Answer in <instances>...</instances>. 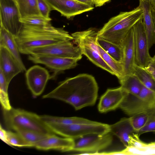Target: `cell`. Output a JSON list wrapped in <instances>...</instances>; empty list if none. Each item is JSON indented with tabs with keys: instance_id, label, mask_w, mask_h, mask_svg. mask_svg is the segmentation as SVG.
<instances>
[{
	"instance_id": "obj_7",
	"label": "cell",
	"mask_w": 155,
	"mask_h": 155,
	"mask_svg": "<svg viewBox=\"0 0 155 155\" xmlns=\"http://www.w3.org/2000/svg\"><path fill=\"white\" fill-rule=\"evenodd\" d=\"M46 124L55 134L73 139L91 134H104L110 130V125L97 122L93 124Z\"/></svg>"
},
{
	"instance_id": "obj_21",
	"label": "cell",
	"mask_w": 155,
	"mask_h": 155,
	"mask_svg": "<svg viewBox=\"0 0 155 155\" xmlns=\"http://www.w3.org/2000/svg\"><path fill=\"white\" fill-rule=\"evenodd\" d=\"M0 45L6 48L16 59L23 72L26 71V69L21 58L15 36L1 26L0 27Z\"/></svg>"
},
{
	"instance_id": "obj_22",
	"label": "cell",
	"mask_w": 155,
	"mask_h": 155,
	"mask_svg": "<svg viewBox=\"0 0 155 155\" xmlns=\"http://www.w3.org/2000/svg\"><path fill=\"white\" fill-rule=\"evenodd\" d=\"M42 120L46 124L55 123L63 124H93L97 122L78 117H61L48 115H40Z\"/></svg>"
},
{
	"instance_id": "obj_32",
	"label": "cell",
	"mask_w": 155,
	"mask_h": 155,
	"mask_svg": "<svg viewBox=\"0 0 155 155\" xmlns=\"http://www.w3.org/2000/svg\"><path fill=\"white\" fill-rule=\"evenodd\" d=\"M51 19L47 18L41 15H32L21 18L20 21L23 24L42 25L50 23Z\"/></svg>"
},
{
	"instance_id": "obj_28",
	"label": "cell",
	"mask_w": 155,
	"mask_h": 155,
	"mask_svg": "<svg viewBox=\"0 0 155 155\" xmlns=\"http://www.w3.org/2000/svg\"><path fill=\"white\" fill-rule=\"evenodd\" d=\"M155 116V111L137 114L130 117L132 127L136 133L150 119Z\"/></svg>"
},
{
	"instance_id": "obj_17",
	"label": "cell",
	"mask_w": 155,
	"mask_h": 155,
	"mask_svg": "<svg viewBox=\"0 0 155 155\" xmlns=\"http://www.w3.org/2000/svg\"><path fill=\"white\" fill-rule=\"evenodd\" d=\"M121 46L124 51V76L134 74L135 64L133 27L123 40Z\"/></svg>"
},
{
	"instance_id": "obj_44",
	"label": "cell",
	"mask_w": 155,
	"mask_h": 155,
	"mask_svg": "<svg viewBox=\"0 0 155 155\" xmlns=\"http://www.w3.org/2000/svg\"><path fill=\"white\" fill-rule=\"evenodd\" d=\"M15 0L16 1H17V0Z\"/></svg>"
},
{
	"instance_id": "obj_27",
	"label": "cell",
	"mask_w": 155,
	"mask_h": 155,
	"mask_svg": "<svg viewBox=\"0 0 155 155\" xmlns=\"http://www.w3.org/2000/svg\"><path fill=\"white\" fill-rule=\"evenodd\" d=\"M134 74L138 78L143 86L155 92V79L144 68L135 65Z\"/></svg>"
},
{
	"instance_id": "obj_18",
	"label": "cell",
	"mask_w": 155,
	"mask_h": 155,
	"mask_svg": "<svg viewBox=\"0 0 155 155\" xmlns=\"http://www.w3.org/2000/svg\"><path fill=\"white\" fill-rule=\"evenodd\" d=\"M0 69L9 84L12 80L22 70L19 64L6 48L0 45Z\"/></svg>"
},
{
	"instance_id": "obj_33",
	"label": "cell",
	"mask_w": 155,
	"mask_h": 155,
	"mask_svg": "<svg viewBox=\"0 0 155 155\" xmlns=\"http://www.w3.org/2000/svg\"><path fill=\"white\" fill-rule=\"evenodd\" d=\"M137 134L135 133L129 137V146H132L139 149H145L148 147V143L142 141Z\"/></svg>"
},
{
	"instance_id": "obj_42",
	"label": "cell",
	"mask_w": 155,
	"mask_h": 155,
	"mask_svg": "<svg viewBox=\"0 0 155 155\" xmlns=\"http://www.w3.org/2000/svg\"><path fill=\"white\" fill-rule=\"evenodd\" d=\"M152 6H155V0H150Z\"/></svg>"
},
{
	"instance_id": "obj_24",
	"label": "cell",
	"mask_w": 155,
	"mask_h": 155,
	"mask_svg": "<svg viewBox=\"0 0 155 155\" xmlns=\"http://www.w3.org/2000/svg\"><path fill=\"white\" fill-rule=\"evenodd\" d=\"M120 87L125 91L134 95L140 93L143 84L134 74L124 76L119 80Z\"/></svg>"
},
{
	"instance_id": "obj_8",
	"label": "cell",
	"mask_w": 155,
	"mask_h": 155,
	"mask_svg": "<svg viewBox=\"0 0 155 155\" xmlns=\"http://www.w3.org/2000/svg\"><path fill=\"white\" fill-rule=\"evenodd\" d=\"M74 44L71 41H64L44 46L28 48L22 54L60 56L80 60L82 54L79 48Z\"/></svg>"
},
{
	"instance_id": "obj_37",
	"label": "cell",
	"mask_w": 155,
	"mask_h": 155,
	"mask_svg": "<svg viewBox=\"0 0 155 155\" xmlns=\"http://www.w3.org/2000/svg\"><path fill=\"white\" fill-rule=\"evenodd\" d=\"M0 138L4 142L10 146L7 138L6 131L0 126Z\"/></svg>"
},
{
	"instance_id": "obj_43",
	"label": "cell",
	"mask_w": 155,
	"mask_h": 155,
	"mask_svg": "<svg viewBox=\"0 0 155 155\" xmlns=\"http://www.w3.org/2000/svg\"><path fill=\"white\" fill-rule=\"evenodd\" d=\"M152 8H153L154 9H155V6H152Z\"/></svg>"
},
{
	"instance_id": "obj_23",
	"label": "cell",
	"mask_w": 155,
	"mask_h": 155,
	"mask_svg": "<svg viewBox=\"0 0 155 155\" xmlns=\"http://www.w3.org/2000/svg\"><path fill=\"white\" fill-rule=\"evenodd\" d=\"M96 42L106 52L115 60L123 63L124 51L121 46L116 45L97 36Z\"/></svg>"
},
{
	"instance_id": "obj_5",
	"label": "cell",
	"mask_w": 155,
	"mask_h": 155,
	"mask_svg": "<svg viewBox=\"0 0 155 155\" xmlns=\"http://www.w3.org/2000/svg\"><path fill=\"white\" fill-rule=\"evenodd\" d=\"M97 32L92 29L77 31L71 34L74 43L80 48L82 54L86 56L93 63L115 75L114 71L102 58L96 42Z\"/></svg>"
},
{
	"instance_id": "obj_15",
	"label": "cell",
	"mask_w": 155,
	"mask_h": 155,
	"mask_svg": "<svg viewBox=\"0 0 155 155\" xmlns=\"http://www.w3.org/2000/svg\"><path fill=\"white\" fill-rule=\"evenodd\" d=\"M74 146V139L59 137L54 134L36 142L34 147L44 150H54L65 152L73 151Z\"/></svg>"
},
{
	"instance_id": "obj_19",
	"label": "cell",
	"mask_w": 155,
	"mask_h": 155,
	"mask_svg": "<svg viewBox=\"0 0 155 155\" xmlns=\"http://www.w3.org/2000/svg\"><path fill=\"white\" fill-rule=\"evenodd\" d=\"M139 6L143 12V22L150 49L155 44V25L151 13L150 0H139Z\"/></svg>"
},
{
	"instance_id": "obj_36",
	"label": "cell",
	"mask_w": 155,
	"mask_h": 155,
	"mask_svg": "<svg viewBox=\"0 0 155 155\" xmlns=\"http://www.w3.org/2000/svg\"><path fill=\"white\" fill-rule=\"evenodd\" d=\"M155 79V55L152 57L147 66L144 68Z\"/></svg>"
},
{
	"instance_id": "obj_26",
	"label": "cell",
	"mask_w": 155,
	"mask_h": 155,
	"mask_svg": "<svg viewBox=\"0 0 155 155\" xmlns=\"http://www.w3.org/2000/svg\"><path fill=\"white\" fill-rule=\"evenodd\" d=\"M97 44L102 58L112 69L115 73V76L119 80L124 76L123 63L115 60L106 52L97 43Z\"/></svg>"
},
{
	"instance_id": "obj_11",
	"label": "cell",
	"mask_w": 155,
	"mask_h": 155,
	"mask_svg": "<svg viewBox=\"0 0 155 155\" xmlns=\"http://www.w3.org/2000/svg\"><path fill=\"white\" fill-rule=\"evenodd\" d=\"M143 18L134 25L133 28L135 64L138 66L145 68L148 65L152 57L149 53L150 49Z\"/></svg>"
},
{
	"instance_id": "obj_40",
	"label": "cell",
	"mask_w": 155,
	"mask_h": 155,
	"mask_svg": "<svg viewBox=\"0 0 155 155\" xmlns=\"http://www.w3.org/2000/svg\"><path fill=\"white\" fill-rule=\"evenodd\" d=\"M151 13L153 20L155 25V9L153 8L152 6Z\"/></svg>"
},
{
	"instance_id": "obj_12",
	"label": "cell",
	"mask_w": 155,
	"mask_h": 155,
	"mask_svg": "<svg viewBox=\"0 0 155 155\" xmlns=\"http://www.w3.org/2000/svg\"><path fill=\"white\" fill-rule=\"evenodd\" d=\"M28 59L35 63L43 64L51 69L54 72L51 78L60 72L74 68L80 60L60 56L34 55H29Z\"/></svg>"
},
{
	"instance_id": "obj_39",
	"label": "cell",
	"mask_w": 155,
	"mask_h": 155,
	"mask_svg": "<svg viewBox=\"0 0 155 155\" xmlns=\"http://www.w3.org/2000/svg\"><path fill=\"white\" fill-rule=\"evenodd\" d=\"M81 3L86 5L93 6L94 5V0H76Z\"/></svg>"
},
{
	"instance_id": "obj_13",
	"label": "cell",
	"mask_w": 155,
	"mask_h": 155,
	"mask_svg": "<svg viewBox=\"0 0 155 155\" xmlns=\"http://www.w3.org/2000/svg\"><path fill=\"white\" fill-rule=\"evenodd\" d=\"M27 86L33 95H40L43 92L51 76L48 71L40 65H34L27 70L25 74Z\"/></svg>"
},
{
	"instance_id": "obj_9",
	"label": "cell",
	"mask_w": 155,
	"mask_h": 155,
	"mask_svg": "<svg viewBox=\"0 0 155 155\" xmlns=\"http://www.w3.org/2000/svg\"><path fill=\"white\" fill-rule=\"evenodd\" d=\"M73 151L94 154L110 146L113 138L110 133L104 134H91L74 139Z\"/></svg>"
},
{
	"instance_id": "obj_29",
	"label": "cell",
	"mask_w": 155,
	"mask_h": 155,
	"mask_svg": "<svg viewBox=\"0 0 155 155\" xmlns=\"http://www.w3.org/2000/svg\"><path fill=\"white\" fill-rule=\"evenodd\" d=\"M9 84L7 82L2 70L0 69V101L2 109L8 110L12 107L8 94Z\"/></svg>"
},
{
	"instance_id": "obj_4",
	"label": "cell",
	"mask_w": 155,
	"mask_h": 155,
	"mask_svg": "<svg viewBox=\"0 0 155 155\" xmlns=\"http://www.w3.org/2000/svg\"><path fill=\"white\" fill-rule=\"evenodd\" d=\"M2 110L4 123L9 129L16 132L21 130H32L48 135L55 134L40 115L12 107L8 110Z\"/></svg>"
},
{
	"instance_id": "obj_41",
	"label": "cell",
	"mask_w": 155,
	"mask_h": 155,
	"mask_svg": "<svg viewBox=\"0 0 155 155\" xmlns=\"http://www.w3.org/2000/svg\"><path fill=\"white\" fill-rule=\"evenodd\" d=\"M155 148V142L148 143V148Z\"/></svg>"
},
{
	"instance_id": "obj_31",
	"label": "cell",
	"mask_w": 155,
	"mask_h": 155,
	"mask_svg": "<svg viewBox=\"0 0 155 155\" xmlns=\"http://www.w3.org/2000/svg\"><path fill=\"white\" fill-rule=\"evenodd\" d=\"M24 138L34 145L36 142L50 135H47L35 131L21 130L16 131Z\"/></svg>"
},
{
	"instance_id": "obj_16",
	"label": "cell",
	"mask_w": 155,
	"mask_h": 155,
	"mask_svg": "<svg viewBox=\"0 0 155 155\" xmlns=\"http://www.w3.org/2000/svg\"><path fill=\"white\" fill-rule=\"evenodd\" d=\"M126 93L120 87L107 89L100 98L98 106L99 111L104 113L119 108Z\"/></svg>"
},
{
	"instance_id": "obj_3",
	"label": "cell",
	"mask_w": 155,
	"mask_h": 155,
	"mask_svg": "<svg viewBox=\"0 0 155 155\" xmlns=\"http://www.w3.org/2000/svg\"><path fill=\"white\" fill-rule=\"evenodd\" d=\"M139 6L129 12H121L111 18L97 32V36L121 46L122 41L130 29L143 18Z\"/></svg>"
},
{
	"instance_id": "obj_25",
	"label": "cell",
	"mask_w": 155,
	"mask_h": 155,
	"mask_svg": "<svg viewBox=\"0 0 155 155\" xmlns=\"http://www.w3.org/2000/svg\"><path fill=\"white\" fill-rule=\"evenodd\" d=\"M16 2L21 18L32 15H41L38 0H17Z\"/></svg>"
},
{
	"instance_id": "obj_6",
	"label": "cell",
	"mask_w": 155,
	"mask_h": 155,
	"mask_svg": "<svg viewBox=\"0 0 155 155\" xmlns=\"http://www.w3.org/2000/svg\"><path fill=\"white\" fill-rule=\"evenodd\" d=\"M119 108L130 117L155 111V92L143 85L137 95L126 92Z\"/></svg>"
},
{
	"instance_id": "obj_1",
	"label": "cell",
	"mask_w": 155,
	"mask_h": 155,
	"mask_svg": "<svg viewBox=\"0 0 155 155\" xmlns=\"http://www.w3.org/2000/svg\"><path fill=\"white\" fill-rule=\"evenodd\" d=\"M98 87L92 75L79 74L60 82L54 89L43 95V98H53L72 105L76 110L94 105L98 96Z\"/></svg>"
},
{
	"instance_id": "obj_10",
	"label": "cell",
	"mask_w": 155,
	"mask_h": 155,
	"mask_svg": "<svg viewBox=\"0 0 155 155\" xmlns=\"http://www.w3.org/2000/svg\"><path fill=\"white\" fill-rule=\"evenodd\" d=\"M0 26L16 36L23 24L16 1L0 0Z\"/></svg>"
},
{
	"instance_id": "obj_38",
	"label": "cell",
	"mask_w": 155,
	"mask_h": 155,
	"mask_svg": "<svg viewBox=\"0 0 155 155\" xmlns=\"http://www.w3.org/2000/svg\"><path fill=\"white\" fill-rule=\"evenodd\" d=\"M110 0H94L95 7H100L103 5L105 3Z\"/></svg>"
},
{
	"instance_id": "obj_34",
	"label": "cell",
	"mask_w": 155,
	"mask_h": 155,
	"mask_svg": "<svg viewBox=\"0 0 155 155\" xmlns=\"http://www.w3.org/2000/svg\"><path fill=\"white\" fill-rule=\"evenodd\" d=\"M38 9L41 16L47 18H50L49 14L51 10L45 0H38Z\"/></svg>"
},
{
	"instance_id": "obj_35",
	"label": "cell",
	"mask_w": 155,
	"mask_h": 155,
	"mask_svg": "<svg viewBox=\"0 0 155 155\" xmlns=\"http://www.w3.org/2000/svg\"><path fill=\"white\" fill-rule=\"evenodd\" d=\"M150 132H155V116L151 118L137 134L140 136L143 133Z\"/></svg>"
},
{
	"instance_id": "obj_20",
	"label": "cell",
	"mask_w": 155,
	"mask_h": 155,
	"mask_svg": "<svg viewBox=\"0 0 155 155\" xmlns=\"http://www.w3.org/2000/svg\"><path fill=\"white\" fill-rule=\"evenodd\" d=\"M110 133L118 137L126 147L129 145L130 136L136 133L130 117L121 118L115 124L110 125Z\"/></svg>"
},
{
	"instance_id": "obj_14",
	"label": "cell",
	"mask_w": 155,
	"mask_h": 155,
	"mask_svg": "<svg viewBox=\"0 0 155 155\" xmlns=\"http://www.w3.org/2000/svg\"><path fill=\"white\" fill-rule=\"evenodd\" d=\"M51 10L60 12L62 16L69 18L83 13L92 10L93 6L76 0H45Z\"/></svg>"
},
{
	"instance_id": "obj_2",
	"label": "cell",
	"mask_w": 155,
	"mask_h": 155,
	"mask_svg": "<svg viewBox=\"0 0 155 155\" xmlns=\"http://www.w3.org/2000/svg\"><path fill=\"white\" fill-rule=\"evenodd\" d=\"M21 54L28 49L44 46L61 41H73L74 38L62 28L54 27L51 23L36 25L23 24L15 36Z\"/></svg>"
},
{
	"instance_id": "obj_30",
	"label": "cell",
	"mask_w": 155,
	"mask_h": 155,
	"mask_svg": "<svg viewBox=\"0 0 155 155\" xmlns=\"http://www.w3.org/2000/svg\"><path fill=\"white\" fill-rule=\"evenodd\" d=\"M7 138L10 146L18 147H34V145L18 133L6 131Z\"/></svg>"
}]
</instances>
